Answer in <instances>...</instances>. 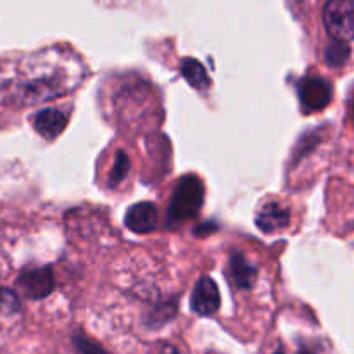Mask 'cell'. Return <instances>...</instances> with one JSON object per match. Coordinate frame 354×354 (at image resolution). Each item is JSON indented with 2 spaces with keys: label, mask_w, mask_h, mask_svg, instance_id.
Masks as SVG:
<instances>
[{
  "label": "cell",
  "mask_w": 354,
  "mask_h": 354,
  "mask_svg": "<svg viewBox=\"0 0 354 354\" xmlns=\"http://www.w3.org/2000/svg\"><path fill=\"white\" fill-rule=\"evenodd\" d=\"M204 201V187L199 176L185 175L178 180L169 201V223H183L197 216Z\"/></svg>",
  "instance_id": "1"
},
{
  "label": "cell",
  "mask_w": 354,
  "mask_h": 354,
  "mask_svg": "<svg viewBox=\"0 0 354 354\" xmlns=\"http://www.w3.org/2000/svg\"><path fill=\"white\" fill-rule=\"evenodd\" d=\"M322 21L332 41L349 44L354 40V0H327Z\"/></svg>",
  "instance_id": "2"
},
{
  "label": "cell",
  "mask_w": 354,
  "mask_h": 354,
  "mask_svg": "<svg viewBox=\"0 0 354 354\" xmlns=\"http://www.w3.org/2000/svg\"><path fill=\"white\" fill-rule=\"evenodd\" d=\"M299 100L304 113L325 109L332 100V85L322 76H306L299 83Z\"/></svg>",
  "instance_id": "3"
},
{
  "label": "cell",
  "mask_w": 354,
  "mask_h": 354,
  "mask_svg": "<svg viewBox=\"0 0 354 354\" xmlns=\"http://www.w3.org/2000/svg\"><path fill=\"white\" fill-rule=\"evenodd\" d=\"M17 286L30 299H44L54 290V273L48 266L26 270L17 279Z\"/></svg>",
  "instance_id": "4"
},
{
  "label": "cell",
  "mask_w": 354,
  "mask_h": 354,
  "mask_svg": "<svg viewBox=\"0 0 354 354\" xmlns=\"http://www.w3.org/2000/svg\"><path fill=\"white\" fill-rule=\"evenodd\" d=\"M190 306L201 317H209L216 313L220 308V292H218L216 283L209 277H203L194 287L192 297H190Z\"/></svg>",
  "instance_id": "5"
},
{
  "label": "cell",
  "mask_w": 354,
  "mask_h": 354,
  "mask_svg": "<svg viewBox=\"0 0 354 354\" xmlns=\"http://www.w3.org/2000/svg\"><path fill=\"white\" fill-rule=\"evenodd\" d=\"M158 209L151 203H138L133 204L127 211L124 223L135 234H149L158 227Z\"/></svg>",
  "instance_id": "6"
},
{
  "label": "cell",
  "mask_w": 354,
  "mask_h": 354,
  "mask_svg": "<svg viewBox=\"0 0 354 354\" xmlns=\"http://www.w3.org/2000/svg\"><path fill=\"white\" fill-rule=\"evenodd\" d=\"M290 213L279 203H268L261 206L256 216V225L265 234H277L289 225Z\"/></svg>",
  "instance_id": "7"
},
{
  "label": "cell",
  "mask_w": 354,
  "mask_h": 354,
  "mask_svg": "<svg viewBox=\"0 0 354 354\" xmlns=\"http://www.w3.org/2000/svg\"><path fill=\"white\" fill-rule=\"evenodd\" d=\"M66 121H68V118H66V114L61 109L48 107V109L40 111L33 118V127L41 137L52 140V138L59 137L62 133V130L66 128Z\"/></svg>",
  "instance_id": "8"
},
{
  "label": "cell",
  "mask_w": 354,
  "mask_h": 354,
  "mask_svg": "<svg viewBox=\"0 0 354 354\" xmlns=\"http://www.w3.org/2000/svg\"><path fill=\"white\" fill-rule=\"evenodd\" d=\"M230 275L239 289H251V287L254 286L258 272H256L254 266L245 259L244 254L235 252L230 258Z\"/></svg>",
  "instance_id": "9"
},
{
  "label": "cell",
  "mask_w": 354,
  "mask_h": 354,
  "mask_svg": "<svg viewBox=\"0 0 354 354\" xmlns=\"http://www.w3.org/2000/svg\"><path fill=\"white\" fill-rule=\"evenodd\" d=\"M182 75H183V78H185L187 82L194 86V88H199V90L207 88L211 83V80H209V76H207L204 66L201 64L199 61H196V59H190V57L183 59Z\"/></svg>",
  "instance_id": "10"
},
{
  "label": "cell",
  "mask_w": 354,
  "mask_h": 354,
  "mask_svg": "<svg viewBox=\"0 0 354 354\" xmlns=\"http://www.w3.org/2000/svg\"><path fill=\"white\" fill-rule=\"evenodd\" d=\"M349 44H341V41H332L327 48H325V61L332 68H341L346 64L349 59Z\"/></svg>",
  "instance_id": "11"
},
{
  "label": "cell",
  "mask_w": 354,
  "mask_h": 354,
  "mask_svg": "<svg viewBox=\"0 0 354 354\" xmlns=\"http://www.w3.org/2000/svg\"><path fill=\"white\" fill-rule=\"evenodd\" d=\"M128 171H130V159H128V156L123 151H120L116 154V161H114L113 169H111L109 185L116 187L128 175Z\"/></svg>",
  "instance_id": "12"
},
{
  "label": "cell",
  "mask_w": 354,
  "mask_h": 354,
  "mask_svg": "<svg viewBox=\"0 0 354 354\" xmlns=\"http://www.w3.org/2000/svg\"><path fill=\"white\" fill-rule=\"evenodd\" d=\"M17 310H19V299L16 292L0 287V313H14Z\"/></svg>",
  "instance_id": "13"
},
{
  "label": "cell",
  "mask_w": 354,
  "mask_h": 354,
  "mask_svg": "<svg viewBox=\"0 0 354 354\" xmlns=\"http://www.w3.org/2000/svg\"><path fill=\"white\" fill-rule=\"evenodd\" d=\"M73 341H75L76 349L82 354H106L99 344H95L93 341L86 339L85 335H75Z\"/></svg>",
  "instance_id": "14"
},
{
  "label": "cell",
  "mask_w": 354,
  "mask_h": 354,
  "mask_svg": "<svg viewBox=\"0 0 354 354\" xmlns=\"http://www.w3.org/2000/svg\"><path fill=\"white\" fill-rule=\"evenodd\" d=\"M275 354H283V353H282V351H279V353H275Z\"/></svg>",
  "instance_id": "15"
},
{
  "label": "cell",
  "mask_w": 354,
  "mask_h": 354,
  "mask_svg": "<svg viewBox=\"0 0 354 354\" xmlns=\"http://www.w3.org/2000/svg\"><path fill=\"white\" fill-rule=\"evenodd\" d=\"M173 354H178V353H175V351H173Z\"/></svg>",
  "instance_id": "16"
}]
</instances>
